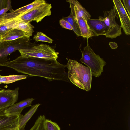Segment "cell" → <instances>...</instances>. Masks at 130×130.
<instances>
[{"label": "cell", "mask_w": 130, "mask_h": 130, "mask_svg": "<svg viewBox=\"0 0 130 130\" xmlns=\"http://www.w3.org/2000/svg\"><path fill=\"white\" fill-rule=\"evenodd\" d=\"M33 39L36 41L46 42L52 43L53 40L41 32H37L33 37Z\"/></svg>", "instance_id": "obj_21"}, {"label": "cell", "mask_w": 130, "mask_h": 130, "mask_svg": "<svg viewBox=\"0 0 130 130\" xmlns=\"http://www.w3.org/2000/svg\"><path fill=\"white\" fill-rule=\"evenodd\" d=\"M40 104L38 103L32 105L30 109L21 118L18 130H25V126L28 121L37 110Z\"/></svg>", "instance_id": "obj_16"}, {"label": "cell", "mask_w": 130, "mask_h": 130, "mask_svg": "<svg viewBox=\"0 0 130 130\" xmlns=\"http://www.w3.org/2000/svg\"><path fill=\"white\" fill-rule=\"evenodd\" d=\"M117 14V12L114 5L110 11H104L103 17L99 16V19L103 21L108 28V31L105 35L106 38L113 39L122 35L121 26L115 20Z\"/></svg>", "instance_id": "obj_7"}, {"label": "cell", "mask_w": 130, "mask_h": 130, "mask_svg": "<svg viewBox=\"0 0 130 130\" xmlns=\"http://www.w3.org/2000/svg\"><path fill=\"white\" fill-rule=\"evenodd\" d=\"M29 39L21 38L0 42V65L8 61L7 57L10 54L29 46Z\"/></svg>", "instance_id": "obj_6"}, {"label": "cell", "mask_w": 130, "mask_h": 130, "mask_svg": "<svg viewBox=\"0 0 130 130\" xmlns=\"http://www.w3.org/2000/svg\"><path fill=\"white\" fill-rule=\"evenodd\" d=\"M117 12L120 19L121 27L125 34L130 35V18L120 0H113Z\"/></svg>", "instance_id": "obj_9"}, {"label": "cell", "mask_w": 130, "mask_h": 130, "mask_svg": "<svg viewBox=\"0 0 130 130\" xmlns=\"http://www.w3.org/2000/svg\"><path fill=\"white\" fill-rule=\"evenodd\" d=\"M87 22L93 37L100 35L105 36L108 30V28L104 22L99 19H88Z\"/></svg>", "instance_id": "obj_12"}, {"label": "cell", "mask_w": 130, "mask_h": 130, "mask_svg": "<svg viewBox=\"0 0 130 130\" xmlns=\"http://www.w3.org/2000/svg\"><path fill=\"white\" fill-rule=\"evenodd\" d=\"M8 0H0V10L7 6Z\"/></svg>", "instance_id": "obj_28"}, {"label": "cell", "mask_w": 130, "mask_h": 130, "mask_svg": "<svg viewBox=\"0 0 130 130\" xmlns=\"http://www.w3.org/2000/svg\"><path fill=\"white\" fill-rule=\"evenodd\" d=\"M59 23L60 26L63 28L70 30L73 29V28L70 24L63 19L59 20Z\"/></svg>", "instance_id": "obj_24"}, {"label": "cell", "mask_w": 130, "mask_h": 130, "mask_svg": "<svg viewBox=\"0 0 130 130\" xmlns=\"http://www.w3.org/2000/svg\"><path fill=\"white\" fill-rule=\"evenodd\" d=\"M66 68L71 82L79 88L88 91L91 88L92 75L90 69L77 61L69 59Z\"/></svg>", "instance_id": "obj_2"}, {"label": "cell", "mask_w": 130, "mask_h": 130, "mask_svg": "<svg viewBox=\"0 0 130 130\" xmlns=\"http://www.w3.org/2000/svg\"><path fill=\"white\" fill-rule=\"evenodd\" d=\"M46 3L44 0H35L32 3L18 9L15 10L11 9L9 12L6 13L3 16V18L5 20H7L22 15L29 11Z\"/></svg>", "instance_id": "obj_11"}, {"label": "cell", "mask_w": 130, "mask_h": 130, "mask_svg": "<svg viewBox=\"0 0 130 130\" xmlns=\"http://www.w3.org/2000/svg\"><path fill=\"white\" fill-rule=\"evenodd\" d=\"M2 70H0V72ZM2 76L1 75H0V77H1Z\"/></svg>", "instance_id": "obj_30"}, {"label": "cell", "mask_w": 130, "mask_h": 130, "mask_svg": "<svg viewBox=\"0 0 130 130\" xmlns=\"http://www.w3.org/2000/svg\"><path fill=\"white\" fill-rule=\"evenodd\" d=\"M69 3L70 5V7L71 9L70 14L68 16L64 18L63 19L68 21L71 25L73 28L72 30L77 37L81 36L78 25L74 19V14L73 5L71 3Z\"/></svg>", "instance_id": "obj_18"}, {"label": "cell", "mask_w": 130, "mask_h": 130, "mask_svg": "<svg viewBox=\"0 0 130 130\" xmlns=\"http://www.w3.org/2000/svg\"><path fill=\"white\" fill-rule=\"evenodd\" d=\"M0 66L12 68L18 72L31 76L44 77L50 82L57 80L69 82L68 73L65 70L66 65L60 63L57 60H49L20 55Z\"/></svg>", "instance_id": "obj_1"}, {"label": "cell", "mask_w": 130, "mask_h": 130, "mask_svg": "<svg viewBox=\"0 0 130 130\" xmlns=\"http://www.w3.org/2000/svg\"><path fill=\"white\" fill-rule=\"evenodd\" d=\"M27 75H11L2 76L0 77V84H9L22 79H26Z\"/></svg>", "instance_id": "obj_19"}, {"label": "cell", "mask_w": 130, "mask_h": 130, "mask_svg": "<svg viewBox=\"0 0 130 130\" xmlns=\"http://www.w3.org/2000/svg\"><path fill=\"white\" fill-rule=\"evenodd\" d=\"M77 23L80 30L81 36L87 39L93 37L87 21L82 17L80 18L77 19Z\"/></svg>", "instance_id": "obj_17"}, {"label": "cell", "mask_w": 130, "mask_h": 130, "mask_svg": "<svg viewBox=\"0 0 130 130\" xmlns=\"http://www.w3.org/2000/svg\"><path fill=\"white\" fill-rule=\"evenodd\" d=\"M19 87L14 90L3 89L0 91V109H6L17 101Z\"/></svg>", "instance_id": "obj_10"}, {"label": "cell", "mask_w": 130, "mask_h": 130, "mask_svg": "<svg viewBox=\"0 0 130 130\" xmlns=\"http://www.w3.org/2000/svg\"><path fill=\"white\" fill-rule=\"evenodd\" d=\"M21 56L49 60H57L59 53L49 45L41 44L19 50Z\"/></svg>", "instance_id": "obj_5"}, {"label": "cell", "mask_w": 130, "mask_h": 130, "mask_svg": "<svg viewBox=\"0 0 130 130\" xmlns=\"http://www.w3.org/2000/svg\"><path fill=\"white\" fill-rule=\"evenodd\" d=\"M109 44L110 47L112 49H116L118 47L117 44L115 42H109Z\"/></svg>", "instance_id": "obj_29"}, {"label": "cell", "mask_w": 130, "mask_h": 130, "mask_svg": "<svg viewBox=\"0 0 130 130\" xmlns=\"http://www.w3.org/2000/svg\"><path fill=\"white\" fill-rule=\"evenodd\" d=\"M123 2L124 5V7L126 9L129 16H130V0H123Z\"/></svg>", "instance_id": "obj_27"}, {"label": "cell", "mask_w": 130, "mask_h": 130, "mask_svg": "<svg viewBox=\"0 0 130 130\" xmlns=\"http://www.w3.org/2000/svg\"><path fill=\"white\" fill-rule=\"evenodd\" d=\"M66 1L71 3L73 5L74 19L77 23V19L80 18L82 17L87 21L88 19L91 17L90 13L77 1L69 0Z\"/></svg>", "instance_id": "obj_14"}, {"label": "cell", "mask_w": 130, "mask_h": 130, "mask_svg": "<svg viewBox=\"0 0 130 130\" xmlns=\"http://www.w3.org/2000/svg\"><path fill=\"white\" fill-rule=\"evenodd\" d=\"M87 43L83 51H81L82 56L80 61L90 68L92 75L99 77L104 71L103 68L106 64L104 59L96 54L89 45L88 39Z\"/></svg>", "instance_id": "obj_4"}, {"label": "cell", "mask_w": 130, "mask_h": 130, "mask_svg": "<svg viewBox=\"0 0 130 130\" xmlns=\"http://www.w3.org/2000/svg\"></svg>", "instance_id": "obj_31"}, {"label": "cell", "mask_w": 130, "mask_h": 130, "mask_svg": "<svg viewBox=\"0 0 130 130\" xmlns=\"http://www.w3.org/2000/svg\"><path fill=\"white\" fill-rule=\"evenodd\" d=\"M9 27L30 34H32L34 31L33 28H34V27L29 22L20 23Z\"/></svg>", "instance_id": "obj_20"}, {"label": "cell", "mask_w": 130, "mask_h": 130, "mask_svg": "<svg viewBox=\"0 0 130 130\" xmlns=\"http://www.w3.org/2000/svg\"><path fill=\"white\" fill-rule=\"evenodd\" d=\"M12 9L11 6V1L8 0L7 6L0 10V18L6 13L8 10H10Z\"/></svg>", "instance_id": "obj_25"}, {"label": "cell", "mask_w": 130, "mask_h": 130, "mask_svg": "<svg viewBox=\"0 0 130 130\" xmlns=\"http://www.w3.org/2000/svg\"><path fill=\"white\" fill-rule=\"evenodd\" d=\"M6 109H0V130H18L20 120L23 115L6 113L5 111Z\"/></svg>", "instance_id": "obj_8"}, {"label": "cell", "mask_w": 130, "mask_h": 130, "mask_svg": "<svg viewBox=\"0 0 130 130\" xmlns=\"http://www.w3.org/2000/svg\"><path fill=\"white\" fill-rule=\"evenodd\" d=\"M34 100L33 98H30L23 100L7 108L5 111L10 114H21L23 109L31 106Z\"/></svg>", "instance_id": "obj_15"}, {"label": "cell", "mask_w": 130, "mask_h": 130, "mask_svg": "<svg viewBox=\"0 0 130 130\" xmlns=\"http://www.w3.org/2000/svg\"><path fill=\"white\" fill-rule=\"evenodd\" d=\"M32 35V34L12 29L5 34L0 35V42L12 40L21 38H29Z\"/></svg>", "instance_id": "obj_13"}, {"label": "cell", "mask_w": 130, "mask_h": 130, "mask_svg": "<svg viewBox=\"0 0 130 130\" xmlns=\"http://www.w3.org/2000/svg\"><path fill=\"white\" fill-rule=\"evenodd\" d=\"M30 130H46L45 121L40 119H37Z\"/></svg>", "instance_id": "obj_22"}, {"label": "cell", "mask_w": 130, "mask_h": 130, "mask_svg": "<svg viewBox=\"0 0 130 130\" xmlns=\"http://www.w3.org/2000/svg\"><path fill=\"white\" fill-rule=\"evenodd\" d=\"M45 123L46 130H61L58 124L51 120L46 119Z\"/></svg>", "instance_id": "obj_23"}, {"label": "cell", "mask_w": 130, "mask_h": 130, "mask_svg": "<svg viewBox=\"0 0 130 130\" xmlns=\"http://www.w3.org/2000/svg\"><path fill=\"white\" fill-rule=\"evenodd\" d=\"M51 4L47 3L36 8L31 10L24 14L12 19L0 21V25L8 27L23 22L36 21L37 23L41 21L45 17L51 15Z\"/></svg>", "instance_id": "obj_3"}, {"label": "cell", "mask_w": 130, "mask_h": 130, "mask_svg": "<svg viewBox=\"0 0 130 130\" xmlns=\"http://www.w3.org/2000/svg\"><path fill=\"white\" fill-rule=\"evenodd\" d=\"M12 29L6 26L0 25V35L5 34Z\"/></svg>", "instance_id": "obj_26"}, {"label": "cell", "mask_w": 130, "mask_h": 130, "mask_svg": "<svg viewBox=\"0 0 130 130\" xmlns=\"http://www.w3.org/2000/svg\"><path fill=\"white\" fill-rule=\"evenodd\" d=\"M1 91V90H0V91Z\"/></svg>", "instance_id": "obj_32"}]
</instances>
